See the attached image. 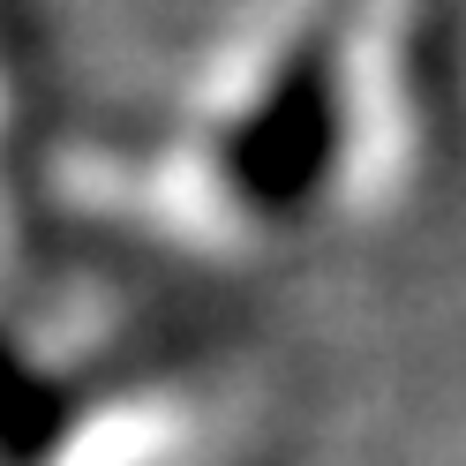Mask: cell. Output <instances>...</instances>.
I'll list each match as a JSON object with an SVG mask.
<instances>
[{
    "mask_svg": "<svg viewBox=\"0 0 466 466\" xmlns=\"http://www.w3.org/2000/svg\"><path fill=\"white\" fill-rule=\"evenodd\" d=\"M53 399H46V376L38 361L23 354L0 324V459H46L53 451Z\"/></svg>",
    "mask_w": 466,
    "mask_h": 466,
    "instance_id": "cell-1",
    "label": "cell"
},
{
    "mask_svg": "<svg viewBox=\"0 0 466 466\" xmlns=\"http://www.w3.org/2000/svg\"><path fill=\"white\" fill-rule=\"evenodd\" d=\"M23 136H31V106H23V76L0 53V188H15L23 173Z\"/></svg>",
    "mask_w": 466,
    "mask_h": 466,
    "instance_id": "cell-2",
    "label": "cell"
}]
</instances>
